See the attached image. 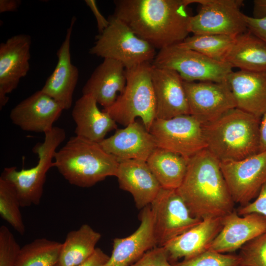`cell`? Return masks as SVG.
Segmentation results:
<instances>
[{
    "label": "cell",
    "instance_id": "1",
    "mask_svg": "<svg viewBox=\"0 0 266 266\" xmlns=\"http://www.w3.org/2000/svg\"><path fill=\"white\" fill-rule=\"evenodd\" d=\"M113 16L140 38L159 50L188 36L191 16L187 0H117Z\"/></svg>",
    "mask_w": 266,
    "mask_h": 266
},
{
    "label": "cell",
    "instance_id": "2",
    "mask_svg": "<svg viewBox=\"0 0 266 266\" xmlns=\"http://www.w3.org/2000/svg\"><path fill=\"white\" fill-rule=\"evenodd\" d=\"M176 191L199 219L224 217L234 211L220 162L206 148L189 159L185 178Z\"/></svg>",
    "mask_w": 266,
    "mask_h": 266
},
{
    "label": "cell",
    "instance_id": "3",
    "mask_svg": "<svg viewBox=\"0 0 266 266\" xmlns=\"http://www.w3.org/2000/svg\"><path fill=\"white\" fill-rule=\"evenodd\" d=\"M261 119L235 107L202 124L206 148L220 162L239 161L260 152Z\"/></svg>",
    "mask_w": 266,
    "mask_h": 266
},
{
    "label": "cell",
    "instance_id": "4",
    "mask_svg": "<svg viewBox=\"0 0 266 266\" xmlns=\"http://www.w3.org/2000/svg\"><path fill=\"white\" fill-rule=\"evenodd\" d=\"M54 167L70 184L92 187L115 176L119 161L99 143L76 135L71 137L54 156Z\"/></svg>",
    "mask_w": 266,
    "mask_h": 266
},
{
    "label": "cell",
    "instance_id": "5",
    "mask_svg": "<svg viewBox=\"0 0 266 266\" xmlns=\"http://www.w3.org/2000/svg\"><path fill=\"white\" fill-rule=\"evenodd\" d=\"M151 67L152 63L148 62L126 69L127 82L123 92L110 106L102 109L116 123L127 126L139 117L149 132L156 112Z\"/></svg>",
    "mask_w": 266,
    "mask_h": 266
},
{
    "label": "cell",
    "instance_id": "6",
    "mask_svg": "<svg viewBox=\"0 0 266 266\" xmlns=\"http://www.w3.org/2000/svg\"><path fill=\"white\" fill-rule=\"evenodd\" d=\"M44 134L43 142L37 143L33 148L38 158L34 166L20 170L15 166L5 167L0 176L14 187L23 207L40 203L47 173L54 167L56 150L66 137L65 130L58 127H54Z\"/></svg>",
    "mask_w": 266,
    "mask_h": 266
},
{
    "label": "cell",
    "instance_id": "7",
    "mask_svg": "<svg viewBox=\"0 0 266 266\" xmlns=\"http://www.w3.org/2000/svg\"><path fill=\"white\" fill-rule=\"evenodd\" d=\"M108 20V26L97 36L90 54L117 61L126 69L154 60L156 53L153 46L118 18L113 15Z\"/></svg>",
    "mask_w": 266,
    "mask_h": 266
},
{
    "label": "cell",
    "instance_id": "8",
    "mask_svg": "<svg viewBox=\"0 0 266 266\" xmlns=\"http://www.w3.org/2000/svg\"><path fill=\"white\" fill-rule=\"evenodd\" d=\"M152 64L176 71L187 82H225L233 71L226 62L213 60L177 45L159 50Z\"/></svg>",
    "mask_w": 266,
    "mask_h": 266
},
{
    "label": "cell",
    "instance_id": "9",
    "mask_svg": "<svg viewBox=\"0 0 266 266\" xmlns=\"http://www.w3.org/2000/svg\"><path fill=\"white\" fill-rule=\"evenodd\" d=\"M189 4L198 3L197 14L191 16L189 31L193 34H225L237 36L248 30L241 0H187Z\"/></svg>",
    "mask_w": 266,
    "mask_h": 266
},
{
    "label": "cell",
    "instance_id": "10",
    "mask_svg": "<svg viewBox=\"0 0 266 266\" xmlns=\"http://www.w3.org/2000/svg\"><path fill=\"white\" fill-rule=\"evenodd\" d=\"M157 147L189 159L206 148L202 123L190 114L155 119L149 130Z\"/></svg>",
    "mask_w": 266,
    "mask_h": 266
},
{
    "label": "cell",
    "instance_id": "11",
    "mask_svg": "<svg viewBox=\"0 0 266 266\" xmlns=\"http://www.w3.org/2000/svg\"><path fill=\"white\" fill-rule=\"evenodd\" d=\"M150 206L157 246H163L202 220L192 215L176 190L161 187Z\"/></svg>",
    "mask_w": 266,
    "mask_h": 266
},
{
    "label": "cell",
    "instance_id": "12",
    "mask_svg": "<svg viewBox=\"0 0 266 266\" xmlns=\"http://www.w3.org/2000/svg\"><path fill=\"white\" fill-rule=\"evenodd\" d=\"M220 167L234 202L245 205L266 182V151L239 161L220 162Z\"/></svg>",
    "mask_w": 266,
    "mask_h": 266
},
{
    "label": "cell",
    "instance_id": "13",
    "mask_svg": "<svg viewBox=\"0 0 266 266\" xmlns=\"http://www.w3.org/2000/svg\"><path fill=\"white\" fill-rule=\"evenodd\" d=\"M190 114L204 124L236 107L228 81L183 82Z\"/></svg>",
    "mask_w": 266,
    "mask_h": 266
},
{
    "label": "cell",
    "instance_id": "14",
    "mask_svg": "<svg viewBox=\"0 0 266 266\" xmlns=\"http://www.w3.org/2000/svg\"><path fill=\"white\" fill-rule=\"evenodd\" d=\"M32 39L26 34L15 35L0 44V108L7 103V95L18 86L30 68Z\"/></svg>",
    "mask_w": 266,
    "mask_h": 266
},
{
    "label": "cell",
    "instance_id": "15",
    "mask_svg": "<svg viewBox=\"0 0 266 266\" xmlns=\"http://www.w3.org/2000/svg\"><path fill=\"white\" fill-rule=\"evenodd\" d=\"M76 18L73 16L65 38L57 52L58 61L51 75L40 89L53 99L63 108L72 106L73 95L77 84L79 71L71 63L70 39Z\"/></svg>",
    "mask_w": 266,
    "mask_h": 266
},
{
    "label": "cell",
    "instance_id": "16",
    "mask_svg": "<svg viewBox=\"0 0 266 266\" xmlns=\"http://www.w3.org/2000/svg\"><path fill=\"white\" fill-rule=\"evenodd\" d=\"M151 74L156 102V119L190 114L184 81L178 73L152 64Z\"/></svg>",
    "mask_w": 266,
    "mask_h": 266
},
{
    "label": "cell",
    "instance_id": "17",
    "mask_svg": "<svg viewBox=\"0 0 266 266\" xmlns=\"http://www.w3.org/2000/svg\"><path fill=\"white\" fill-rule=\"evenodd\" d=\"M63 110L53 99L40 90L13 108L9 117L22 130L45 133L54 127Z\"/></svg>",
    "mask_w": 266,
    "mask_h": 266
},
{
    "label": "cell",
    "instance_id": "18",
    "mask_svg": "<svg viewBox=\"0 0 266 266\" xmlns=\"http://www.w3.org/2000/svg\"><path fill=\"white\" fill-rule=\"evenodd\" d=\"M266 233V217L257 213L240 216L233 211L223 217V227L209 249L233 252Z\"/></svg>",
    "mask_w": 266,
    "mask_h": 266
},
{
    "label": "cell",
    "instance_id": "19",
    "mask_svg": "<svg viewBox=\"0 0 266 266\" xmlns=\"http://www.w3.org/2000/svg\"><path fill=\"white\" fill-rule=\"evenodd\" d=\"M99 143L118 161L131 159L146 161L157 148L150 133L143 124L136 121L123 129H117Z\"/></svg>",
    "mask_w": 266,
    "mask_h": 266
},
{
    "label": "cell",
    "instance_id": "20",
    "mask_svg": "<svg viewBox=\"0 0 266 266\" xmlns=\"http://www.w3.org/2000/svg\"><path fill=\"white\" fill-rule=\"evenodd\" d=\"M140 220L139 226L132 234L113 239L111 254L104 266H131L157 246L150 205L142 209Z\"/></svg>",
    "mask_w": 266,
    "mask_h": 266
},
{
    "label": "cell",
    "instance_id": "21",
    "mask_svg": "<svg viewBox=\"0 0 266 266\" xmlns=\"http://www.w3.org/2000/svg\"><path fill=\"white\" fill-rule=\"evenodd\" d=\"M223 217L202 219L199 224L170 240L162 247L172 264L180 259H188L209 249L223 227Z\"/></svg>",
    "mask_w": 266,
    "mask_h": 266
},
{
    "label": "cell",
    "instance_id": "22",
    "mask_svg": "<svg viewBox=\"0 0 266 266\" xmlns=\"http://www.w3.org/2000/svg\"><path fill=\"white\" fill-rule=\"evenodd\" d=\"M115 176L120 188L132 195L138 209L150 205L161 188L146 161L143 160L119 161Z\"/></svg>",
    "mask_w": 266,
    "mask_h": 266
},
{
    "label": "cell",
    "instance_id": "23",
    "mask_svg": "<svg viewBox=\"0 0 266 266\" xmlns=\"http://www.w3.org/2000/svg\"><path fill=\"white\" fill-rule=\"evenodd\" d=\"M227 81L236 108L260 118L266 113V71H233Z\"/></svg>",
    "mask_w": 266,
    "mask_h": 266
},
{
    "label": "cell",
    "instance_id": "24",
    "mask_svg": "<svg viewBox=\"0 0 266 266\" xmlns=\"http://www.w3.org/2000/svg\"><path fill=\"white\" fill-rule=\"evenodd\" d=\"M126 82V70L123 64L113 59H104L84 84L82 93L92 96L106 108L115 101L118 93L123 92Z\"/></svg>",
    "mask_w": 266,
    "mask_h": 266
},
{
    "label": "cell",
    "instance_id": "25",
    "mask_svg": "<svg viewBox=\"0 0 266 266\" xmlns=\"http://www.w3.org/2000/svg\"><path fill=\"white\" fill-rule=\"evenodd\" d=\"M97 104L92 96L83 95L75 101L71 115L76 124V135L100 143L117 125L108 114L99 108Z\"/></svg>",
    "mask_w": 266,
    "mask_h": 266
},
{
    "label": "cell",
    "instance_id": "26",
    "mask_svg": "<svg viewBox=\"0 0 266 266\" xmlns=\"http://www.w3.org/2000/svg\"><path fill=\"white\" fill-rule=\"evenodd\" d=\"M225 62L240 70L266 71V43L247 30L235 37Z\"/></svg>",
    "mask_w": 266,
    "mask_h": 266
},
{
    "label": "cell",
    "instance_id": "27",
    "mask_svg": "<svg viewBox=\"0 0 266 266\" xmlns=\"http://www.w3.org/2000/svg\"><path fill=\"white\" fill-rule=\"evenodd\" d=\"M189 159L157 147L146 161L162 188L177 190L185 178Z\"/></svg>",
    "mask_w": 266,
    "mask_h": 266
},
{
    "label": "cell",
    "instance_id": "28",
    "mask_svg": "<svg viewBox=\"0 0 266 266\" xmlns=\"http://www.w3.org/2000/svg\"><path fill=\"white\" fill-rule=\"evenodd\" d=\"M101 237L89 225L84 224L77 230L68 232L60 254V266H76L87 259L94 252Z\"/></svg>",
    "mask_w": 266,
    "mask_h": 266
},
{
    "label": "cell",
    "instance_id": "29",
    "mask_svg": "<svg viewBox=\"0 0 266 266\" xmlns=\"http://www.w3.org/2000/svg\"><path fill=\"white\" fill-rule=\"evenodd\" d=\"M62 243L37 238L21 248L14 266H56Z\"/></svg>",
    "mask_w": 266,
    "mask_h": 266
},
{
    "label": "cell",
    "instance_id": "30",
    "mask_svg": "<svg viewBox=\"0 0 266 266\" xmlns=\"http://www.w3.org/2000/svg\"><path fill=\"white\" fill-rule=\"evenodd\" d=\"M236 36L225 34H193L176 45L198 52L213 60L225 62L226 56Z\"/></svg>",
    "mask_w": 266,
    "mask_h": 266
},
{
    "label": "cell",
    "instance_id": "31",
    "mask_svg": "<svg viewBox=\"0 0 266 266\" xmlns=\"http://www.w3.org/2000/svg\"><path fill=\"white\" fill-rule=\"evenodd\" d=\"M17 192L13 185L0 177V215L20 234L25 233V226Z\"/></svg>",
    "mask_w": 266,
    "mask_h": 266
},
{
    "label": "cell",
    "instance_id": "32",
    "mask_svg": "<svg viewBox=\"0 0 266 266\" xmlns=\"http://www.w3.org/2000/svg\"><path fill=\"white\" fill-rule=\"evenodd\" d=\"M172 265L173 266H241L238 255L227 254L210 249Z\"/></svg>",
    "mask_w": 266,
    "mask_h": 266
},
{
    "label": "cell",
    "instance_id": "33",
    "mask_svg": "<svg viewBox=\"0 0 266 266\" xmlns=\"http://www.w3.org/2000/svg\"><path fill=\"white\" fill-rule=\"evenodd\" d=\"M238 255L241 266H266V233L243 245Z\"/></svg>",
    "mask_w": 266,
    "mask_h": 266
},
{
    "label": "cell",
    "instance_id": "34",
    "mask_svg": "<svg viewBox=\"0 0 266 266\" xmlns=\"http://www.w3.org/2000/svg\"><path fill=\"white\" fill-rule=\"evenodd\" d=\"M21 247L9 229L0 227V266H14Z\"/></svg>",
    "mask_w": 266,
    "mask_h": 266
},
{
    "label": "cell",
    "instance_id": "35",
    "mask_svg": "<svg viewBox=\"0 0 266 266\" xmlns=\"http://www.w3.org/2000/svg\"><path fill=\"white\" fill-rule=\"evenodd\" d=\"M131 266H173L164 247L156 246L146 252Z\"/></svg>",
    "mask_w": 266,
    "mask_h": 266
},
{
    "label": "cell",
    "instance_id": "36",
    "mask_svg": "<svg viewBox=\"0 0 266 266\" xmlns=\"http://www.w3.org/2000/svg\"><path fill=\"white\" fill-rule=\"evenodd\" d=\"M237 213L240 216L257 213L266 217V182L262 186L255 200L241 206Z\"/></svg>",
    "mask_w": 266,
    "mask_h": 266
},
{
    "label": "cell",
    "instance_id": "37",
    "mask_svg": "<svg viewBox=\"0 0 266 266\" xmlns=\"http://www.w3.org/2000/svg\"><path fill=\"white\" fill-rule=\"evenodd\" d=\"M247 30L266 43V16L260 18L244 15Z\"/></svg>",
    "mask_w": 266,
    "mask_h": 266
},
{
    "label": "cell",
    "instance_id": "38",
    "mask_svg": "<svg viewBox=\"0 0 266 266\" xmlns=\"http://www.w3.org/2000/svg\"><path fill=\"white\" fill-rule=\"evenodd\" d=\"M109 258V256L101 249L96 248L87 259L76 266H104Z\"/></svg>",
    "mask_w": 266,
    "mask_h": 266
},
{
    "label": "cell",
    "instance_id": "39",
    "mask_svg": "<svg viewBox=\"0 0 266 266\" xmlns=\"http://www.w3.org/2000/svg\"><path fill=\"white\" fill-rule=\"evenodd\" d=\"M85 2L90 8L96 19L97 27L100 33H101L109 25V21L106 19L100 12L95 0H85Z\"/></svg>",
    "mask_w": 266,
    "mask_h": 266
},
{
    "label": "cell",
    "instance_id": "40",
    "mask_svg": "<svg viewBox=\"0 0 266 266\" xmlns=\"http://www.w3.org/2000/svg\"><path fill=\"white\" fill-rule=\"evenodd\" d=\"M21 3L20 0H0V13L15 11Z\"/></svg>",
    "mask_w": 266,
    "mask_h": 266
},
{
    "label": "cell",
    "instance_id": "41",
    "mask_svg": "<svg viewBox=\"0 0 266 266\" xmlns=\"http://www.w3.org/2000/svg\"><path fill=\"white\" fill-rule=\"evenodd\" d=\"M253 17L256 18L266 16V0L253 1Z\"/></svg>",
    "mask_w": 266,
    "mask_h": 266
},
{
    "label": "cell",
    "instance_id": "42",
    "mask_svg": "<svg viewBox=\"0 0 266 266\" xmlns=\"http://www.w3.org/2000/svg\"><path fill=\"white\" fill-rule=\"evenodd\" d=\"M266 151V113L261 118L260 126V152Z\"/></svg>",
    "mask_w": 266,
    "mask_h": 266
},
{
    "label": "cell",
    "instance_id": "43",
    "mask_svg": "<svg viewBox=\"0 0 266 266\" xmlns=\"http://www.w3.org/2000/svg\"><path fill=\"white\" fill-rule=\"evenodd\" d=\"M56 266H60L58 264H57Z\"/></svg>",
    "mask_w": 266,
    "mask_h": 266
}]
</instances>
